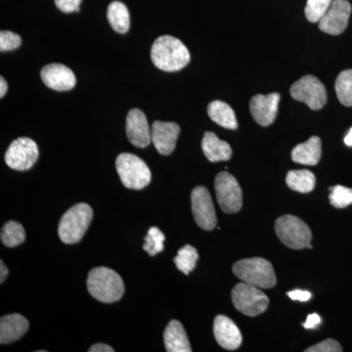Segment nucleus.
Instances as JSON below:
<instances>
[{
    "label": "nucleus",
    "instance_id": "1",
    "mask_svg": "<svg viewBox=\"0 0 352 352\" xmlns=\"http://www.w3.org/2000/svg\"><path fill=\"white\" fill-rule=\"evenodd\" d=\"M151 59L155 66L162 71L177 72L188 65L191 56L179 39L162 36L153 43Z\"/></svg>",
    "mask_w": 352,
    "mask_h": 352
},
{
    "label": "nucleus",
    "instance_id": "2",
    "mask_svg": "<svg viewBox=\"0 0 352 352\" xmlns=\"http://www.w3.org/2000/svg\"><path fill=\"white\" fill-rule=\"evenodd\" d=\"M87 289L95 300L104 303L119 302L124 294V284L116 271L107 267L90 270Z\"/></svg>",
    "mask_w": 352,
    "mask_h": 352
},
{
    "label": "nucleus",
    "instance_id": "3",
    "mask_svg": "<svg viewBox=\"0 0 352 352\" xmlns=\"http://www.w3.org/2000/svg\"><path fill=\"white\" fill-rule=\"evenodd\" d=\"M94 219V210L87 204L80 203L73 206L65 212L58 226L60 239L65 244L80 242L87 232Z\"/></svg>",
    "mask_w": 352,
    "mask_h": 352
},
{
    "label": "nucleus",
    "instance_id": "4",
    "mask_svg": "<svg viewBox=\"0 0 352 352\" xmlns=\"http://www.w3.org/2000/svg\"><path fill=\"white\" fill-rule=\"evenodd\" d=\"M233 273L241 281L261 289H270L276 285V275L267 259H241L233 265Z\"/></svg>",
    "mask_w": 352,
    "mask_h": 352
},
{
    "label": "nucleus",
    "instance_id": "5",
    "mask_svg": "<svg viewBox=\"0 0 352 352\" xmlns=\"http://www.w3.org/2000/svg\"><path fill=\"white\" fill-rule=\"evenodd\" d=\"M118 175L120 182L132 190L145 188L151 182V170L140 157L131 153H122L116 161Z\"/></svg>",
    "mask_w": 352,
    "mask_h": 352
},
{
    "label": "nucleus",
    "instance_id": "6",
    "mask_svg": "<svg viewBox=\"0 0 352 352\" xmlns=\"http://www.w3.org/2000/svg\"><path fill=\"white\" fill-rule=\"evenodd\" d=\"M278 238L285 245L294 250H302L310 245L312 234L309 227L295 215L279 217L275 223Z\"/></svg>",
    "mask_w": 352,
    "mask_h": 352
},
{
    "label": "nucleus",
    "instance_id": "7",
    "mask_svg": "<svg viewBox=\"0 0 352 352\" xmlns=\"http://www.w3.org/2000/svg\"><path fill=\"white\" fill-rule=\"evenodd\" d=\"M232 302L238 311L248 316H258L267 309L270 298L258 287L239 283L232 289Z\"/></svg>",
    "mask_w": 352,
    "mask_h": 352
},
{
    "label": "nucleus",
    "instance_id": "8",
    "mask_svg": "<svg viewBox=\"0 0 352 352\" xmlns=\"http://www.w3.org/2000/svg\"><path fill=\"white\" fill-rule=\"evenodd\" d=\"M289 92L295 100L303 102L314 111L320 110L327 103L326 87L314 76H302L292 85Z\"/></svg>",
    "mask_w": 352,
    "mask_h": 352
},
{
    "label": "nucleus",
    "instance_id": "9",
    "mask_svg": "<svg viewBox=\"0 0 352 352\" xmlns=\"http://www.w3.org/2000/svg\"><path fill=\"white\" fill-rule=\"evenodd\" d=\"M214 189L220 208L226 214L240 212L243 194L237 179L230 173H220L214 180Z\"/></svg>",
    "mask_w": 352,
    "mask_h": 352
},
{
    "label": "nucleus",
    "instance_id": "10",
    "mask_svg": "<svg viewBox=\"0 0 352 352\" xmlns=\"http://www.w3.org/2000/svg\"><path fill=\"white\" fill-rule=\"evenodd\" d=\"M38 159V145L32 139L28 138H20L14 140L6 154L7 166L15 170H30Z\"/></svg>",
    "mask_w": 352,
    "mask_h": 352
},
{
    "label": "nucleus",
    "instance_id": "11",
    "mask_svg": "<svg viewBox=\"0 0 352 352\" xmlns=\"http://www.w3.org/2000/svg\"><path fill=\"white\" fill-rule=\"evenodd\" d=\"M191 204L192 212L198 226L203 230H214L217 223V214L212 196L205 186L196 187L192 191Z\"/></svg>",
    "mask_w": 352,
    "mask_h": 352
},
{
    "label": "nucleus",
    "instance_id": "12",
    "mask_svg": "<svg viewBox=\"0 0 352 352\" xmlns=\"http://www.w3.org/2000/svg\"><path fill=\"white\" fill-rule=\"evenodd\" d=\"M351 14V6L347 0H333L327 12L319 21V29L326 34L338 36L346 31Z\"/></svg>",
    "mask_w": 352,
    "mask_h": 352
},
{
    "label": "nucleus",
    "instance_id": "13",
    "mask_svg": "<svg viewBox=\"0 0 352 352\" xmlns=\"http://www.w3.org/2000/svg\"><path fill=\"white\" fill-rule=\"evenodd\" d=\"M281 99L279 94L254 95L250 101L252 118L263 126H270L277 117L278 107Z\"/></svg>",
    "mask_w": 352,
    "mask_h": 352
},
{
    "label": "nucleus",
    "instance_id": "14",
    "mask_svg": "<svg viewBox=\"0 0 352 352\" xmlns=\"http://www.w3.org/2000/svg\"><path fill=\"white\" fill-rule=\"evenodd\" d=\"M126 135L129 142L138 148H145L152 141V131L145 113L139 109H132L127 113Z\"/></svg>",
    "mask_w": 352,
    "mask_h": 352
},
{
    "label": "nucleus",
    "instance_id": "15",
    "mask_svg": "<svg viewBox=\"0 0 352 352\" xmlns=\"http://www.w3.org/2000/svg\"><path fill=\"white\" fill-rule=\"evenodd\" d=\"M152 142L157 151L168 156L175 151L176 141L180 133V127L173 122L156 120L153 124Z\"/></svg>",
    "mask_w": 352,
    "mask_h": 352
},
{
    "label": "nucleus",
    "instance_id": "16",
    "mask_svg": "<svg viewBox=\"0 0 352 352\" xmlns=\"http://www.w3.org/2000/svg\"><path fill=\"white\" fill-rule=\"evenodd\" d=\"M41 76L44 85L56 91H68L76 87L75 74L63 64L46 65Z\"/></svg>",
    "mask_w": 352,
    "mask_h": 352
},
{
    "label": "nucleus",
    "instance_id": "17",
    "mask_svg": "<svg viewBox=\"0 0 352 352\" xmlns=\"http://www.w3.org/2000/svg\"><path fill=\"white\" fill-rule=\"evenodd\" d=\"M215 340L227 351H235L242 344V333L230 318L224 315L215 317L214 323Z\"/></svg>",
    "mask_w": 352,
    "mask_h": 352
},
{
    "label": "nucleus",
    "instance_id": "18",
    "mask_svg": "<svg viewBox=\"0 0 352 352\" xmlns=\"http://www.w3.org/2000/svg\"><path fill=\"white\" fill-rule=\"evenodd\" d=\"M29 321L22 315H6L0 319V344H12L29 330Z\"/></svg>",
    "mask_w": 352,
    "mask_h": 352
},
{
    "label": "nucleus",
    "instance_id": "19",
    "mask_svg": "<svg viewBox=\"0 0 352 352\" xmlns=\"http://www.w3.org/2000/svg\"><path fill=\"white\" fill-rule=\"evenodd\" d=\"M201 149L212 163L228 161L232 157V149L226 141L220 140L214 132H206L201 141Z\"/></svg>",
    "mask_w": 352,
    "mask_h": 352
},
{
    "label": "nucleus",
    "instance_id": "20",
    "mask_svg": "<svg viewBox=\"0 0 352 352\" xmlns=\"http://www.w3.org/2000/svg\"><path fill=\"white\" fill-rule=\"evenodd\" d=\"M164 346L168 352H191L188 337L182 324L171 320L164 333Z\"/></svg>",
    "mask_w": 352,
    "mask_h": 352
},
{
    "label": "nucleus",
    "instance_id": "21",
    "mask_svg": "<svg viewBox=\"0 0 352 352\" xmlns=\"http://www.w3.org/2000/svg\"><path fill=\"white\" fill-rule=\"evenodd\" d=\"M322 153L321 139L312 136L307 142L298 144L292 151V159L295 163L315 166L320 161Z\"/></svg>",
    "mask_w": 352,
    "mask_h": 352
},
{
    "label": "nucleus",
    "instance_id": "22",
    "mask_svg": "<svg viewBox=\"0 0 352 352\" xmlns=\"http://www.w3.org/2000/svg\"><path fill=\"white\" fill-rule=\"evenodd\" d=\"M208 115L215 124L227 129H237L238 122L233 109L226 102L212 101L208 104Z\"/></svg>",
    "mask_w": 352,
    "mask_h": 352
},
{
    "label": "nucleus",
    "instance_id": "23",
    "mask_svg": "<svg viewBox=\"0 0 352 352\" xmlns=\"http://www.w3.org/2000/svg\"><path fill=\"white\" fill-rule=\"evenodd\" d=\"M107 18L113 31L126 34L131 28V16L126 4L113 1L108 7Z\"/></svg>",
    "mask_w": 352,
    "mask_h": 352
},
{
    "label": "nucleus",
    "instance_id": "24",
    "mask_svg": "<svg viewBox=\"0 0 352 352\" xmlns=\"http://www.w3.org/2000/svg\"><path fill=\"white\" fill-rule=\"evenodd\" d=\"M286 183L289 188L300 193H309L314 189L315 175L310 170H291L287 173Z\"/></svg>",
    "mask_w": 352,
    "mask_h": 352
},
{
    "label": "nucleus",
    "instance_id": "25",
    "mask_svg": "<svg viewBox=\"0 0 352 352\" xmlns=\"http://www.w3.org/2000/svg\"><path fill=\"white\" fill-rule=\"evenodd\" d=\"M2 244L8 248L17 247L25 240V231L22 224L16 221H8L2 227L0 233Z\"/></svg>",
    "mask_w": 352,
    "mask_h": 352
},
{
    "label": "nucleus",
    "instance_id": "26",
    "mask_svg": "<svg viewBox=\"0 0 352 352\" xmlns=\"http://www.w3.org/2000/svg\"><path fill=\"white\" fill-rule=\"evenodd\" d=\"M336 92L342 105L352 106V69H346L338 76L336 80Z\"/></svg>",
    "mask_w": 352,
    "mask_h": 352
},
{
    "label": "nucleus",
    "instance_id": "27",
    "mask_svg": "<svg viewBox=\"0 0 352 352\" xmlns=\"http://www.w3.org/2000/svg\"><path fill=\"white\" fill-rule=\"evenodd\" d=\"M198 259L199 254L193 245H185L178 251L175 263L178 270L184 274L188 275L195 268Z\"/></svg>",
    "mask_w": 352,
    "mask_h": 352
},
{
    "label": "nucleus",
    "instance_id": "28",
    "mask_svg": "<svg viewBox=\"0 0 352 352\" xmlns=\"http://www.w3.org/2000/svg\"><path fill=\"white\" fill-rule=\"evenodd\" d=\"M166 240L164 233L157 227H151L145 237L144 251L151 256L164 251V242Z\"/></svg>",
    "mask_w": 352,
    "mask_h": 352
},
{
    "label": "nucleus",
    "instance_id": "29",
    "mask_svg": "<svg viewBox=\"0 0 352 352\" xmlns=\"http://www.w3.org/2000/svg\"><path fill=\"white\" fill-rule=\"evenodd\" d=\"M333 0H307L305 10L307 20L311 23L319 22L324 14L327 12Z\"/></svg>",
    "mask_w": 352,
    "mask_h": 352
},
{
    "label": "nucleus",
    "instance_id": "30",
    "mask_svg": "<svg viewBox=\"0 0 352 352\" xmlns=\"http://www.w3.org/2000/svg\"><path fill=\"white\" fill-rule=\"evenodd\" d=\"M331 194L329 195L331 205L337 208L349 207L352 204V189L346 188L342 185L330 187Z\"/></svg>",
    "mask_w": 352,
    "mask_h": 352
},
{
    "label": "nucleus",
    "instance_id": "31",
    "mask_svg": "<svg viewBox=\"0 0 352 352\" xmlns=\"http://www.w3.org/2000/svg\"><path fill=\"white\" fill-rule=\"evenodd\" d=\"M22 44V38L19 34L9 31H2L0 32V50L11 51L20 47Z\"/></svg>",
    "mask_w": 352,
    "mask_h": 352
},
{
    "label": "nucleus",
    "instance_id": "32",
    "mask_svg": "<svg viewBox=\"0 0 352 352\" xmlns=\"http://www.w3.org/2000/svg\"><path fill=\"white\" fill-rule=\"evenodd\" d=\"M307 352H340L342 346L336 340L329 339L323 340L320 344H315L305 349Z\"/></svg>",
    "mask_w": 352,
    "mask_h": 352
},
{
    "label": "nucleus",
    "instance_id": "33",
    "mask_svg": "<svg viewBox=\"0 0 352 352\" xmlns=\"http://www.w3.org/2000/svg\"><path fill=\"white\" fill-rule=\"evenodd\" d=\"M82 0H55L57 8L64 13L78 12Z\"/></svg>",
    "mask_w": 352,
    "mask_h": 352
},
{
    "label": "nucleus",
    "instance_id": "34",
    "mask_svg": "<svg viewBox=\"0 0 352 352\" xmlns=\"http://www.w3.org/2000/svg\"><path fill=\"white\" fill-rule=\"evenodd\" d=\"M288 296L291 300H298V302H307L311 298V293L302 289H295V291L289 292Z\"/></svg>",
    "mask_w": 352,
    "mask_h": 352
},
{
    "label": "nucleus",
    "instance_id": "35",
    "mask_svg": "<svg viewBox=\"0 0 352 352\" xmlns=\"http://www.w3.org/2000/svg\"><path fill=\"white\" fill-rule=\"evenodd\" d=\"M321 323V318L318 314H309L307 316V321L303 324V327L305 329H314L316 328L319 324Z\"/></svg>",
    "mask_w": 352,
    "mask_h": 352
},
{
    "label": "nucleus",
    "instance_id": "36",
    "mask_svg": "<svg viewBox=\"0 0 352 352\" xmlns=\"http://www.w3.org/2000/svg\"><path fill=\"white\" fill-rule=\"evenodd\" d=\"M89 352H113L115 349H113L112 346H108V344H94V346H90V349H88Z\"/></svg>",
    "mask_w": 352,
    "mask_h": 352
},
{
    "label": "nucleus",
    "instance_id": "37",
    "mask_svg": "<svg viewBox=\"0 0 352 352\" xmlns=\"http://www.w3.org/2000/svg\"><path fill=\"white\" fill-rule=\"evenodd\" d=\"M9 270L7 268L3 261H0V283H3L6 281L7 276H8Z\"/></svg>",
    "mask_w": 352,
    "mask_h": 352
},
{
    "label": "nucleus",
    "instance_id": "38",
    "mask_svg": "<svg viewBox=\"0 0 352 352\" xmlns=\"http://www.w3.org/2000/svg\"><path fill=\"white\" fill-rule=\"evenodd\" d=\"M7 89H8V85H7L6 80H4L3 76L0 78V97L3 98L6 96Z\"/></svg>",
    "mask_w": 352,
    "mask_h": 352
},
{
    "label": "nucleus",
    "instance_id": "39",
    "mask_svg": "<svg viewBox=\"0 0 352 352\" xmlns=\"http://www.w3.org/2000/svg\"><path fill=\"white\" fill-rule=\"evenodd\" d=\"M344 143H346L347 146H352V127L351 131H349V133H347L346 138H344Z\"/></svg>",
    "mask_w": 352,
    "mask_h": 352
}]
</instances>
